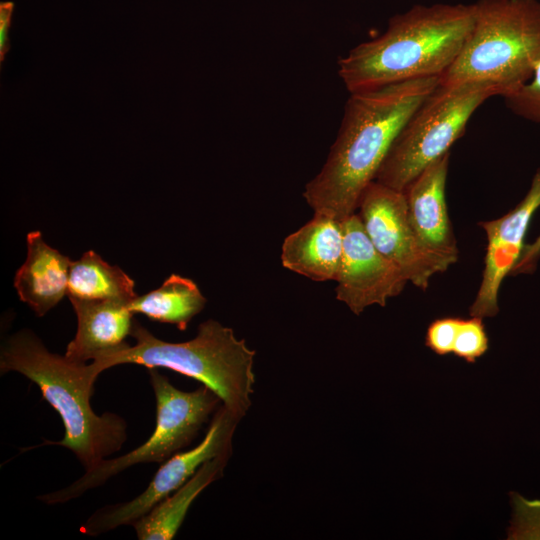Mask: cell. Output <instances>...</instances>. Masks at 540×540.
I'll list each match as a JSON object with an SVG mask.
<instances>
[{
    "mask_svg": "<svg viewBox=\"0 0 540 540\" xmlns=\"http://www.w3.org/2000/svg\"><path fill=\"white\" fill-rule=\"evenodd\" d=\"M67 295L83 300L127 301L138 296L134 291V281L121 268L108 264L93 250L71 262Z\"/></svg>",
    "mask_w": 540,
    "mask_h": 540,
    "instance_id": "obj_18",
    "label": "cell"
},
{
    "mask_svg": "<svg viewBox=\"0 0 540 540\" xmlns=\"http://www.w3.org/2000/svg\"><path fill=\"white\" fill-rule=\"evenodd\" d=\"M449 158L448 152L432 162L403 191L420 242L444 271L458 259L445 198Z\"/></svg>",
    "mask_w": 540,
    "mask_h": 540,
    "instance_id": "obj_12",
    "label": "cell"
},
{
    "mask_svg": "<svg viewBox=\"0 0 540 540\" xmlns=\"http://www.w3.org/2000/svg\"><path fill=\"white\" fill-rule=\"evenodd\" d=\"M438 78L350 93L327 160L303 192L314 213L339 221L355 213L361 193L375 179L397 134L438 86Z\"/></svg>",
    "mask_w": 540,
    "mask_h": 540,
    "instance_id": "obj_1",
    "label": "cell"
},
{
    "mask_svg": "<svg viewBox=\"0 0 540 540\" xmlns=\"http://www.w3.org/2000/svg\"><path fill=\"white\" fill-rule=\"evenodd\" d=\"M540 207V169L529 191L514 209L504 216L482 221L487 248L482 281L470 307V316L493 317L498 311V292L503 279L511 273L524 249V238L533 214Z\"/></svg>",
    "mask_w": 540,
    "mask_h": 540,
    "instance_id": "obj_11",
    "label": "cell"
},
{
    "mask_svg": "<svg viewBox=\"0 0 540 540\" xmlns=\"http://www.w3.org/2000/svg\"><path fill=\"white\" fill-rule=\"evenodd\" d=\"M14 4L12 2H2L0 4V54L3 59L9 46V29L13 14Z\"/></svg>",
    "mask_w": 540,
    "mask_h": 540,
    "instance_id": "obj_23",
    "label": "cell"
},
{
    "mask_svg": "<svg viewBox=\"0 0 540 540\" xmlns=\"http://www.w3.org/2000/svg\"><path fill=\"white\" fill-rule=\"evenodd\" d=\"M473 5L471 32L439 84L492 83L506 95L528 82L540 61V1L478 0Z\"/></svg>",
    "mask_w": 540,
    "mask_h": 540,
    "instance_id": "obj_5",
    "label": "cell"
},
{
    "mask_svg": "<svg viewBox=\"0 0 540 540\" xmlns=\"http://www.w3.org/2000/svg\"><path fill=\"white\" fill-rule=\"evenodd\" d=\"M156 401V425L139 447L115 458H107L69 486L38 496L47 505L63 504L103 485L113 476L137 464L163 463L182 451L222 404L220 397L202 385L194 391L173 386L157 368H148Z\"/></svg>",
    "mask_w": 540,
    "mask_h": 540,
    "instance_id": "obj_7",
    "label": "cell"
},
{
    "mask_svg": "<svg viewBox=\"0 0 540 540\" xmlns=\"http://www.w3.org/2000/svg\"><path fill=\"white\" fill-rule=\"evenodd\" d=\"M205 305L206 298L194 281L172 274L158 289L135 297L128 308L133 314L141 313L152 321L175 324L183 331Z\"/></svg>",
    "mask_w": 540,
    "mask_h": 540,
    "instance_id": "obj_17",
    "label": "cell"
},
{
    "mask_svg": "<svg viewBox=\"0 0 540 540\" xmlns=\"http://www.w3.org/2000/svg\"><path fill=\"white\" fill-rule=\"evenodd\" d=\"M231 454L206 462L186 483L133 522L139 540H171L181 527L197 496L222 477Z\"/></svg>",
    "mask_w": 540,
    "mask_h": 540,
    "instance_id": "obj_16",
    "label": "cell"
},
{
    "mask_svg": "<svg viewBox=\"0 0 540 540\" xmlns=\"http://www.w3.org/2000/svg\"><path fill=\"white\" fill-rule=\"evenodd\" d=\"M357 208L375 248L413 285L425 290L433 275L444 272L420 242L410 222L404 192L373 180L361 193Z\"/></svg>",
    "mask_w": 540,
    "mask_h": 540,
    "instance_id": "obj_9",
    "label": "cell"
},
{
    "mask_svg": "<svg viewBox=\"0 0 540 540\" xmlns=\"http://www.w3.org/2000/svg\"><path fill=\"white\" fill-rule=\"evenodd\" d=\"M1 375L18 372L34 382L43 398L60 415L65 434L60 445L73 452L85 470L118 452L127 439L126 421L105 412L97 415L90 404L98 374L91 363L75 362L50 352L29 329L20 330L1 345Z\"/></svg>",
    "mask_w": 540,
    "mask_h": 540,
    "instance_id": "obj_3",
    "label": "cell"
},
{
    "mask_svg": "<svg viewBox=\"0 0 540 540\" xmlns=\"http://www.w3.org/2000/svg\"><path fill=\"white\" fill-rule=\"evenodd\" d=\"M540 257V235L536 240L524 246L520 259L512 269V274L531 273L536 268V263Z\"/></svg>",
    "mask_w": 540,
    "mask_h": 540,
    "instance_id": "obj_22",
    "label": "cell"
},
{
    "mask_svg": "<svg viewBox=\"0 0 540 540\" xmlns=\"http://www.w3.org/2000/svg\"><path fill=\"white\" fill-rule=\"evenodd\" d=\"M69 299L77 317V331L66 347L68 359L86 363L125 343L134 320L128 308L130 301Z\"/></svg>",
    "mask_w": 540,
    "mask_h": 540,
    "instance_id": "obj_14",
    "label": "cell"
},
{
    "mask_svg": "<svg viewBox=\"0 0 540 540\" xmlns=\"http://www.w3.org/2000/svg\"><path fill=\"white\" fill-rule=\"evenodd\" d=\"M473 22V4L414 5L340 58L338 74L349 93L440 77L460 54Z\"/></svg>",
    "mask_w": 540,
    "mask_h": 540,
    "instance_id": "obj_2",
    "label": "cell"
},
{
    "mask_svg": "<svg viewBox=\"0 0 540 540\" xmlns=\"http://www.w3.org/2000/svg\"><path fill=\"white\" fill-rule=\"evenodd\" d=\"M130 335L134 345L125 342L92 360L97 374L121 364L167 368L212 389L239 419L246 416L256 382V352L244 339H238L232 328L208 319L199 325L193 339L175 343L155 337L134 319Z\"/></svg>",
    "mask_w": 540,
    "mask_h": 540,
    "instance_id": "obj_4",
    "label": "cell"
},
{
    "mask_svg": "<svg viewBox=\"0 0 540 540\" xmlns=\"http://www.w3.org/2000/svg\"><path fill=\"white\" fill-rule=\"evenodd\" d=\"M505 93L492 83L438 84L405 122L374 180L403 192L428 165L449 152L486 100Z\"/></svg>",
    "mask_w": 540,
    "mask_h": 540,
    "instance_id": "obj_6",
    "label": "cell"
},
{
    "mask_svg": "<svg viewBox=\"0 0 540 540\" xmlns=\"http://www.w3.org/2000/svg\"><path fill=\"white\" fill-rule=\"evenodd\" d=\"M507 108L518 117L540 124V61L531 79L502 96Z\"/></svg>",
    "mask_w": 540,
    "mask_h": 540,
    "instance_id": "obj_20",
    "label": "cell"
},
{
    "mask_svg": "<svg viewBox=\"0 0 540 540\" xmlns=\"http://www.w3.org/2000/svg\"><path fill=\"white\" fill-rule=\"evenodd\" d=\"M460 320L458 317H443L432 321L426 330L425 345L440 356L452 353Z\"/></svg>",
    "mask_w": 540,
    "mask_h": 540,
    "instance_id": "obj_21",
    "label": "cell"
},
{
    "mask_svg": "<svg viewBox=\"0 0 540 540\" xmlns=\"http://www.w3.org/2000/svg\"><path fill=\"white\" fill-rule=\"evenodd\" d=\"M343 253L336 298L356 315L371 305L384 307L399 295L407 278L392 261L383 256L369 239L358 214L342 221Z\"/></svg>",
    "mask_w": 540,
    "mask_h": 540,
    "instance_id": "obj_10",
    "label": "cell"
},
{
    "mask_svg": "<svg viewBox=\"0 0 540 540\" xmlns=\"http://www.w3.org/2000/svg\"><path fill=\"white\" fill-rule=\"evenodd\" d=\"M343 253L342 221L314 213L282 245L284 268L314 281L336 280Z\"/></svg>",
    "mask_w": 540,
    "mask_h": 540,
    "instance_id": "obj_13",
    "label": "cell"
},
{
    "mask_svg": "<svg viewBox=\"0 0 540 540\" xmlns=\"http://www.w3.org/2000/svg\"><path fill=\"white\" fill-rule=\"evenodd\" d=\"M26 241V260L15 274L14 287L19 299L42 317L67 295L72 261L49 246L40 231L29 232Z\"/></svg>",
    "mask_w": 540,
    "mask_h": 540,
    "instance_id": "obj_15",
    "label": "cell"
},
{
    "mask_svg": "<svg viewBox=\"0 0 540 540\" xmlns=\"http://www.w3.org/2000/svg\"><path fill=\"white\" fill-rule=\"evenodd\" d=\"M488 349L489 338L482 318L461 319L452 353L467 363H475Z\"/></svg>",
    "mask_w": 540,
    "mask_h": 540,
    "instance_id": "obj_19",
    "label": "cell"
},
{
    "mask_svg": "<svg viewBox=\"0 0 540 540\" xmlns=\"http://www.w3.org/2000/svg\"><path fill=\"white\" fill-rule=\"evenodd\" d=\"M241 419L222 404L216 410L203 440L164 461L147 488L130 501L106 505L95 511L80 527L97 536L122 525H131L186 483L206 462L232 453V439Z\"/></svg>",
    "mask_w": 540,
    "mask_h": 540,
    "instance_id": "obj_8",
    "label": "cell"
}]
</instances>
